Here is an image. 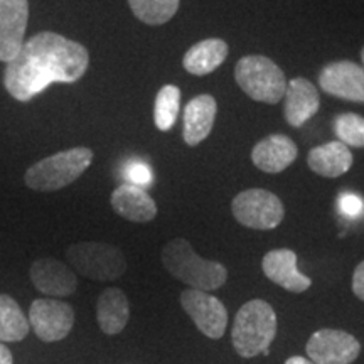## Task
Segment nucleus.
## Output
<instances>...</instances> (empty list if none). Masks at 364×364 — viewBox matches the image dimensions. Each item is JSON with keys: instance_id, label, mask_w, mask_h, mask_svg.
I'll use <instances>...</instances> for the list:
<instances>
[{"instance_id": "f8f14e48", "label": "nucleus", "mask_w": 364, "mask_h": 364, "mask_svg": "<svg viewBox=\"0 0 364 364\" xmlns=\"http://www.w3.org/2000/svg\"><path fill=\"white\" fill-rule=\"evenodd\" d=\"M29 22L27 0H0V61L9 63L24 44Z\"/></svg>"}, {"instance_id": "aec40b11", "label": "nucleus", "mask_w": 364, "mask_h": 364, "mask_svg": "<svg viewBox=\"0 0 364 364\" xmlns=\"http://www.w3.org/2000/svg\"><path fill=\"white\" fill-rule=\"evenodd\" d=\"M228 53H230V48L226 41L220 38L199 41L186 51L182 58V66L193 76L211 75L226 61Z\"/></svg>"}, {"instance_id": "6e6552de", "label": "nucleus", "mask_w": 364, "mask_h": 364, "mask_svg": "<svg viewBox=\"0 0 364 364\" xmlns=\"http://www.w3.org/2000/svg\"><path fill=\"white\" fill-rule=\"evenodd\" d=\"M29 326L38 339L58 343L65 339L75 326V311L70 304L58 299H38L31 304Z\"/></svg>"}, {"instance_id": "423d86ee", "label": "nucleus", "mask_w": 364, "mask_h": 364, "mask_svg": "<svg viewBox=\"0 0 364 364\" xmlns=\"http://www.w3.org/2000/svg\"><path fill=\"white\" fill-rule=\"evenodd\" d=\"M70 265L80 275L97 282L120 279L127 272L125 255L120 248L100 241H81L66 250Z\"/></svg>"}, {"instance_id": "ddd939ff", "label": "nucleus", "mask_w": 364, "mask_h": 364, "mask_svg": "<svg viewBox=\"0 0 364 364\" xmlns=\"http://www.w3.org/2000/svg\"><path fill=\"white\" fill-rule=\"evenodd\" d=\"M29 277L36 290L49 297H68L78 289L75 272L63 262L54 258H39L31 265Z\"/></svg>"}, {"instance_id": "2eb2a0df", "label": "nucleus", "mask_w": 364, "mask_h": 364, "mask_svg": "<svg viewBox=\"0 0 364 364\" xmlns=\"http://www.w3.org/2000/svg\"><path fill=\"white\" fill-rule=\"evenodd\" d=\"M299 156L297 144L284 134H273L255 144L252 161L257 169L267 174H279L295 162Z\"/></svg>"}, {"instance_id": "9b49d317", "label": "nucleus", "mask_w": 364, "mask_h": 364, "mask_svg": "<svg viewBox=\"0 0 364 364\" xmlns=\"http://www.w3.org/2000/svg\"><path fill=\"white\" fill-rule=\"evenodd\" d=\"M318 86L331 97L364 103V70L353 61H334L318 73Z\"/></svg>"}, {"instance_id": "bb28decb", "label": "nucleus", "mask_w": 364, "mask_h": 364, "mask_svg": "<svg viewBox=\"0 0 364 364\" xmlns=\"http://www.w3.org/2000/svg\"><path fill=\"white\" fill-rule=\"evenodd\" d=\"M339 209L343 211V215L354 218V216L361 215L363 209H364V203L359 196L351 194V193H344L339 196Z\"/></svg>"}, {"instance_id": "c85d7f7f", "label": "nucleus", "mask_w": 364, "mask_h": 364, "mask_svg": "<svg viewBox=\"0 0 364 364\" xmlns=\"http://www.w3.org/2000/svg\"><path fill=\"white\" fill-rule=\"evenodd\" d=\"M0 364H14V358L11 349L0 343Z\"/></svg>"}, {"instance_id": "f03ea898", "label": "nucleus", "mask_w": 364, "mask_h": 364, "mask_svg": "<svg viewBox=\"0 0 364 364\" xmlns=\"http://www.w3.org/2000/svg\"><path fill=\"white\" fill-rule=\"evenodd\" d=\"M161 260L164 268L176 280L189 285V289L213 292L221 289L228 280V270L223 263L204 260L184 238L171 240L162 248Z\"/></svg>"}, {"instance_id": "0eeeda50", "label": "nucleus", "mask_w": 364, "mask_h": 364, "mask_svg": "<svg viewBox=\"0 0 364 364\" xmlns=\"http://www.w3.org/2000/svg\"><path fill=\"white\" fill-rule=\"evenodd\" d=\"M235 220L252 230H275L284 221L285 206L279 196L265 189H247L231 203Z\"/></svg>"}, {"instance_id": "5701e85b", "label": "nucleus", "mask_w": 364, "mask_h": 364, "mask_svg": "<svg viewBox=\"0 0 364 364\" xmlns=\"http://www.w3.org/2000/svg\"><path fill=\"white\" fill-rule=\"evenodd\" d=\"M181 0H129L134 16L147 26H162L176 16Z\"/></svg>"}, {"instance_id": "f3484780", "label": "nucleus", "mask_w": 364, "mask_h": 364, "mask_svg": "<svg viewBox=\"0 0 364 364\" xmlns=\"http://www.w3.org/2000/svg\"><path fill=\"white\" fill-rule=\"evenodd\" d=\"M218 115V103L215 97L204 93L194 97L184 108V142L196 147L211 134Z\"/></svg>"}, {"instance_id": "9d476101", "label": "nucleus", "mask_w": 364, "mask_h": 364, "mask_svg": "<svg viewBox=\"0 0 364 364\" xmlns=\"http://www.w3.org/2000/svg\"><path fill=\"white\" fill-rule=\"evenodd\" d=\"M306 353L314 364H351L361 354V344L346 331L321 329L309 338Z\"/></svg>"}, {"instance_id": "7ed1b4c3", "label": "nucleus", "mask_w": 364, "mask_h": 364, "mask_svg": "<svg viewBox=\"0 0 364 364\" xmlns=\"http://www.w3.org/2000/svg\"><path fill=\"white\" fill-rule=\"evenodd\" d=\"M277 336V314L270 304L253 299L236 314L231 343L241 358H255L270 348Z\"/></svg>"}, {"instance_id": "4468645a", "label": "nucleus", "mask_w": 364, "mask_h": 364, "mask_svg": "<svg viewBox=\"0 0 364 364\" xmlns=\"http://www.w3.org/2000/svg\"><path fill=\"white\" fill-rule=\"evenodd\" d=\"M262 270L273 284L292 294H302L311 289L312 280L299 272L297 253L289 248H279L268 252L262 260Z\"/></svg>"}, {"instance_id": "39448f33", "label": "nucleus", "mask_w": 364, "mask_h": 364, "mask_svg": "<svg viewBox=\"0 0 364 364\" xmlns=\"http://www.w3.org/2000/svg\"><path fill=\"white\" fill-rule=\"evenodd\" d=\"M235 80L243 93L258 103L277 105L285 97L287 78L270 58L250 54L236 63Z\"/></svg>"}, {"instance_id": "4be33fe9", "label": "nucleus", "mask_w": 364, "mask_h": 364, "mask_svg": "<svg viewBox=\"0 0 364 364\" xmlns=\"http://www.w3.org/2000/svg\"><path fill=\"white\" fill-rule=\"evenodd\" d=\"M29 321L11 295L0 294V343H19L29 332Z\"/></svg>"}, {"instance_id": "c756f323", "label": "nucleus", "mask_w": 364, "mask_h": 364, "mask_svg": "<svg viewBox=\"0 0 364 364\" xmlns=\"http://www.w3.org/2000/svg\"><path fill=\"white\" fill-rule=\"evenodd\" d=\"M285 364H314L311 359L302 358V356H292L285 361Z\"/></svg>"}, {"instance_id": "7c9ffc66", "label": "nucleus", "mask_w": 364, "mask_h": 364, "mask_svg": "<svg viewBox=\"0 0 364 364\" xmlns=\"http://www.w3.org/2000/svg\"><path fill=\"white\" fill-rule=\"evenodd\" d=\"M361 61H363V70H364V46H363V49H361Z\"/></svg>"}, {"instance_id": "a878e982", "label": "nucleus", "mask_w": 364, "mask_h": 364, "mask_svg": "<svg viewBox=\"0 0 364 364\" xmlns=\"http://www.w3.org/2000/svg\"><path fill=\"white\" fill-rule=\"evenodd\" d=\"M124 176L127 177V184H134L139 186L147 191V188H150L154 182V174L152 169L147 162L139 161V159H134V161H129L125 164L124 167Z\"/></svg>"}, {"instance_id": "1a4fd4ad", "label": "nucleus", "mask_w": 364, "mask_h": 364, "mask_svg": "<svg viewBox=\"0 0 364 364\" xmlns=\"http://www.w3.org/2000/svg\"><path fill=\"white\" fill-rule=\"evenodd\" d=\"M181 306L209 339H221L226 332L228 311L220 299L203 290L186 289L181 294Z\"/></svg>"}, {"instance_id": "b1692460", "label": "nucleus", "mask_w": 364, "mask_h": 364, "mask_svg": "<svg viewBox=\"0 0 364 364\" xmlns=\"http://www.w3.org/2000/svg\"><path fill=\"white\" fill-rule=\"evenodd\" d=\"M181 110V90L176 85H164L154 105V124L157 130L169 132L176 125Z\"/></svg>"}, {"instance_id": "dca6fc26", "label": "nucleus", "mask_w": 364, "mask_h": 364, "mask_svg": "<svg viewBox=\"0 0 364 364\" xmlns=\"http://www.w3.org/2000/svg\"><path fill=\"white\" fill-rule=\"evenodd\" d=\"M284 113L287 124L300 129L307 120L316 115L321 107L318 91L307 78H294L287 83Z\"/></svg>"}, {"instance_id": "a211bd4d", "label": "nucleus", "mask_w": 364, "mask_h": 364, "mask_svg": "<svg viewBox=\"0 0 364 364\" xmlns=\"http://www.w3.org/2000/svg\"><path fill=\"white\" fill-rule=\"evenodd\" d=\"M113 211L127 221L149 223L157 216V204L147 191L134 184H120L112 193Z\"/></svg>"}, {"instance_id": "6ab92c4d", "label": "nucleus", "mask_w": 364, "mask_h": 364, "mask_svg": "<svg viewBox=\"0 0 364 364\" xmlns=\"http://www.w3.org/2000/svg\"><path fill=\"white\" fill-rule=\"evenodd\" d=\"M353 152L339 140L317 145L311 149L307 156L309 169L316 172L317 176L327 177V179L344 176L353 167Z\"/></svg>"}, {"instance_id": "393cba45", "label": "nucleus", "mask_w": 364, "mask_h": 364, "mask_svg": "<svg viewBox=\"0 0 364 364\" xmlns=\"http://www.w3.org/2000/svg\"><path fill=\"white\" fill-rule=\"evenodd\" d=\"M334 134L346 147H364V118L358 113H343L336 118Z\"/></svg>"}, {"instance_id": "cd10ccee", "label": "nucleus", "mask_w": 364, "mask_h": 364, "mask_svg": "<svg viewBox=\"0 0 364 364\" xmlns=\"http://www.w3.org/2000/svg\"><path fill=\"white\" fill-rule=\"evenodd\" d=\"M353 292L364 302V260L354 268L353 273Z\"/></svg>"}, {"instance_id": "412c9836", "label": "nucleus", "mask_w": 364, "mask_h": 364, "mask_svg": "<svg viewBox=\"0 0 364 364\" xmlns=\"http://www.w3.org/2000/svg\"><path fill=\"white\" fill-rule=\"evenodd\" d=\"M130 318L129 299L124 290L110 287L100 294L97 302V321L100 329L107 336H117L125 329Z\"/></svg>"}, {"instance_id": "20e7f679", "label": "nucleus", "mask_w": 364, "mask_h": 364, "mask_svg": "<svg viewBox=\"0 0 364 364\" xmlns=\"http://www.w3.org/2000/svg\"><path fill=\"white\" fill-rule=\"evenodd\" d=\"M93 150L73 147L41 159L26 171L24 182L29 189L39 193H53L70 186L85 174L93 162Z\"/></svg>"}, {"instance_id": "f257e3e1", "label": "nucleus", "mask_w": 364, "mask_h": 364, "mask_svg": "<svg viewBox=\"0 0 364 364\" xmlns=\"http://www.w3.org/2000/svg\"><path fill=\"white\" fill-rule=\"evenodd\" d=\"M90 53L83 44L44 31L24 41L19 53L6 63L4 86L14 100L31 102L54 83H76L86 75Z\"/></svg>"}]
</instances>
